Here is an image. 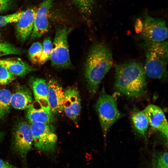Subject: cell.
<instances>
[{
	"instance_id": "6da1fadb",
	"label": "cell",
	"mask_w": 168,
	"mask_h": 168,
	"mask_svg": "<svg viewBox=\"0 0 168 168\" xmlns=\"http://www.w3.org/2000/svg\"><path fill=\"white\" fill-rule=\"evenodd\" d=\"M114 86L119 95L132 98L142 96L146 91L147 83L141 64L130 61L115 66Z\"/></svg>"
},
{
	"instance_id": "7a4b0ae2",
	"label": "cell",
	"mask_w": 168,
	"mask_h": 168,
	"mask_svg": "<svg viewBox=\"0 0 168 168\" xmlns=\"http://www.w3.org/2000/svg\"><path fill=\"white\" fill-rule=\"evenodd\" d=\"M113 62L112 52L105 45L96 44L90 49L86 59L85 75L91 94L96 93L101 82L112 67Z\"/></svg>"
},
{
	"instance_id": "3957f363",
	"label": "cell",
	"mask_w": 168,
	"mask_h": 168,
	"mask_svg": "<svg viewBox=\"0 0 168 168\" xmlns=\"http://www.w3.org/2000/svg\"><path fill=\"white\" fill-rule=\"evenodd\" d=\"M141 46L146 54L144 68L146 75L153 79L166 78L167 76V41H144Z\"/></svg>"
},
{
	"instance_id": "277c9868",
	"label": "cell",
	"mask_w": 168,
	"mask_h": 168,
	"mask_svg": "<svg viewBox=\"0 0 168 168\" xmlns=\"http://www.w3.org/2000/svg\"><path fill=\"white\" fill-rule=\"evenodd\" d=\"M95 107L103 136L106 138L110 128L121 118L122 115L115 99L106 93L104 88L102 89Z\"/></svg>"
},
{
	"instance_id": "5b68a950",
	"label": "cell",
	"mask_w": 168,
	"mask_h": 168,
	"mask_svg": "<svg viewBox=\"0 0 168 168\" xmlns=\"http://www.w3.org/2000/svg\"><path fill=\"white\" fill-rule=\"evenodd\" d=\"M70 27L60 26L56 30L50 59L51 64L58 68L71 67L68 37L71 31Z\"/></svg>"
},
{
	"instance_id": "8992f818",
	"label": "cell",
	"mask_w": 168,
	"mask_h": 168,
	"mask_svg": "<svg viewBox=\"0 0 168 168\" xmlns=\"http://www.w3.org/2000/svg\"><path fill=\"white\" fill-rule=\"evenodd\" d=\"M33 143L38 150L53 153L56 150L57 137L55 129L50 124L30 123Z\"/></svg>"
},
{
	"instance_id": "52a82bcc",
	"label": "cell",
	"mask_w": 168,
	"mask_h": 168,
	"mask_svg": "<svg viewBox=\"0 0 168 168\" xmlns=\"http://www.w3.org/2000/svg\"><path fill=\"white\" fill-rule=\"evenodd\" d=\"M141 21V34L145 41L162 42L167 38L168 29L165 21L146 15Z\"/></svg>"
},
{
	"instance_id": "ba28073f",
	"label": "cell",
	"mask_w": 168,
	"mask_h": 168,
	"mask_svg": "<svg viewBox=\"0 0 168 168\" xmlns=\"http://www.w3.org/2000/svg\"><path fill=\"white\" fill-rule=\"evenodd\" d=\"M13 137L15 150L21 157L25 158L30 150L33 143L30 125L26 121L20 122L15 128Z\"/></svg>"
},
{
	"instance_id": "9c48e42d",
	"label": "cell",
	"mask_w": 168,
	"mask_h": 168,
	"mask_svg": "<svg viewBox=\"0 0 168 168\" xmlns=\"http://www.w3.org/2000/svg\"><path fill=\"white\" fill-rule=\"evenodd\" d=\"M52 4L53 0H43L37 8L31 34L32 39L40 38L48 30V14Z\"/></svg>"
},
{
	"instance_id": "30bf717a",
	"label": "cell",
	"mask_w": 168,
	"mask_h": 168,
	"mask_svg": "<svg viewBox=\"0 0 168 168\" xmlns=\"http://www.w3.org/2000/svg\"><path fill=\"white\" fill-rule=\"evenodd\" d=\"M79 91L74 86L67 88L64 91L63 111L68 117L76 121L80 114L81 104Z\"/></svg>"
},
{
	"instance_id": "8fae6325",
	"label": "cell",
	"mask_w": 168,
	"mask_h": 168,
	"mask_svg": "<svg viewBox=\"0 0 168 168\" xmlns=\"http://www.w3.org/2000/svg\"><path fill=\"white\" fill-rule=\"evenodd\" d=\"M146 116L149 124L154 129L162 133L168 138V124L164 113L158 106L150 105L142 111Z\"/></svg>"
},
{
	"instance_id": "7c38bea8",
	"label": "cell",
	"mask_w": 168,
	"mask_h": 168,
	"mask_svg": "<svg viewBox=\"0 0 168 168\" xmlns=\"http://www.w3.org/2000/svg\"><path fill=\"white\" fill-rule=\"evenodd\" d=\"M47 84L48 100L50 110L53 114H60L63 111L64 91L60 84L55 79L50 80Z\"/></svg>"
},
{
	"instance_id": "4fadbf2b",
	"label": "cell",
	"mask_w": 168,
	"mask_h": 168,
	"mask_svg": "<svg viewBox=\"0 0 168 168\" xmlns=\"http://www.w3.org/2000/svg\"><path fill=\"white\" fill-rule=\"evenodd\" d=\"M37 10L36 8L31 7L24 11L16 22V35L20 41H25L31 35Z\"/></svg>"
},
{
	"instance_id": "5bb4252c",
	"label": "cell",
	"mask_w": 168,
	"mask_h": 168,
	"mask_svg": "<svg viewBox=\"0 0 168 168\" xmlns=\"http://www.w3.org/2000/svg\"><path fill=\"white\" fill-rule=\"evenodd\" d=\"M40 105L39 108H36L32 105L27 109V119L30 123L50 124L54 119L49 106Z\"/></svg>"
},
{
	"instance_id": "9a60e30c",
	"label": "cell",
	"mask_w": 168,
	"mask_h": 168,
	"mask_svg": "<svg viewBox=\"0 0 168 168\" xmlns=\"http://www.w3.org/2000/svg\"><path fill=\"white\" fill-rule=\"evenodd\" d=\"M33 101L30 90L25 86H21L12 94L11 105L16 109L23 110L28 108Z\"/></svg>"
},
{
	"instance_id": "2e32d148",
	"label": "cell",
	"mask_w": 168,
	"mask_h": 168,
	"mask_svg": "<svg viewBox=\"0 0 168 168\" xmlns=\"http://www.w3.org/2000/svg\"><path fill=\"white\" fill-rule=\"evenodd\" d=\"M0 65L5 67L15 77H23L34 70L27 63L19 60L0 59Z\"/></svg>"
},
{
	"instance_id": "e0dca14e",
	"label": "cell",
	"mask_w": 168,
	"mask_h": 168,
	"mask_svg": "<svg viewBox=\"0 0 168 168\" xmlns=\"http://www.w3.org/2000/svg\"><path fill=\"white\" fill-rule=\"evenodd\" d=\"M31 85L35 101L40 105L49 106L48 88L45 81L40 78H33L31 80Z\"/></svg>"
},
{
	"instance_id": "ac0fdd59",
	"label": "cell",
	"mask_w": 168,
	"mask_h": 168,
	"mask_svg": "<svg viewBox=\"0 0 168 168\" xmlns=\"http://www.w3.org/2000/svg\"><path fill=\"white\" fill-rule=\"evenodd\" d=\"M130 118L135 133L146 139L149 123L142 111L135 109L131 114Z\"/></svg>"
},
{
	"instance_id": "d6986e66",
	"label": "cell",
	"mask_w": 168,
	"mask_h": 168,
	"mask_svg": "<svg viewBox=\"0 0 168 168\" xmlns=\"http://www.w3.org/2000/svg\"><path fill=\"white\" fill-rule=\"evenodd\" d=\"M12 94L7 89H0V119L3 118L10 111Z\"/></svg>"
},
{
	"instance_id": "ffe728a7",
	"label": "cell",
	"mask_w": 168,
	"mask_h": 168,
	"mask_svg": "<svg viewBox=\"0 0 168 168\" xmlns=\"http://www.w3.org/2000/svg\"><path fill=\"white\" fill-rule=\"evenodd\" d=\"M79 11L84 15L91 14L94 7L95 0H72Z\"/></svg>"
},
{
	"instance_id": "44dd1931",
	"label": "cell",
	"mask_w": 168,
	"mask_h": 168,
	"mask_svg": "<svg viewBox=\"0 0 168 168\" xmlns=\"http://www.w3.org/2000/svg\"><path fill=\"white\" fill-rule=\"evenodd\" d=\"M43 50V45L39 42L33 43L29 50V57L31 62L34 64L38 63Z\"/></svg>"
},
{
	"instance_id": "7402d4cb",
	"label": "cell",
	"mask_w": 168,
	"mask_h": 168,
	"mask_svg": "<svg viewBox=\"0 0 168 168\" xmlns=\"http://www.w3.org/2000/svg\"><path fill=\"white\" fill-rule=\"evenodd\" d=\"M52 49V44L50 38L49 37L46 38L44 41L42 51L39 64H43L50 58Z\"/></svg>"
},
{
	"instance_id": "603a6c76",
	"label": "cell",
	"mask_w": 168,
	"mask_h": 168,
	"mask_svg": "<svg viewBox=\"0 0 168 168\" xmlns=\"http://www.w3.org/2000/svg\"><path fill=\"white\" fill-rule=\"evenodd\" d=\"M21 50L10 44L0 43V57L9 54H19Z\"/></svg>"
},
{
	"instance_id": "cb8c5ba5",
	"label": "cell",
	"mask_w": 168,
	"mask_h": 168,
	"mask_svg": "<svg viewBox=\"0 0 168 168\" xmlns=\"http://www.w3.org/2000/svg\"><path fill=\"white\" fill-rule=\"evenodd\" d=\"M15 78L14 76L5 67L0 65V85H6L12 82Z\"/></svg>"
},
{
	"instance_id": "d4e9b609",
	"label": "cell",
	"mask_w": 168,
	"mask_h": 168,
	"mask_svg": "<svg viewBox=\"0 0 168 168\" xmlns=\"http://www.w3.org/2000/svg\"><path fill=\"white\" fill-rule=\"evenodd\" d=\"M23 12L21 11L9 15L0 16V27L9 23H16Z\"/></svg>"
},
{
	"instance_id": "484cf974",
	"label": "cell",
	"mask_w": 168,
	"mask_h": 168,
	"mask_svg": "<svg viewBox=\"0 0 168 168\" xmlns=\"http://www.w3.org/2000/svg\"><path fill=\"white\" fill-rule=\"evenodd\" d=\"M156 168H168V152H165L158 155L156 164Z\"/></svg>"
},
{
	"instance_id": "4316f807",
	"label": "cell",
	"mask_w": 168,
	"mask_h": 168,
	"mask_svg": "<svg viewBox=\"0 0 168 168\" xmlns=\"http://www.w3.org/2000/svg\"><path fill=\"white\" fill-rule=\"evenodd\" d=\"M11 0H0V12L8 9L10 6Z\"/></svg>"
},
{
	"instance_id": "83f0119b",
	"label": "cell",
	"mask_w": 168,
	"mask_h": 168,
	"mask_svg": "<svg viewBox=\"0 0 168 168\" xmlns=\"http://www.w3.org/2000/svg\"><path fill=\"white\" fill-rule=\"evenodd\" d=\"M0 168H16L9 163L0 159Z\"/></svg>"
},
{
	"instance_id": "f1b7e54d",
	"label": "cell",
	"mask_w": 168,
	"mask_h": 168,
	"mask_svg": "<svg viewBox=\"0 0 168 168\" xmlns=\"http://www.w3.org/2000/svg\"><path fill=\"white\" fill-rule=\"evenodd\" d=\"M4 133L3 132L0 131V140H1L3 137Z\"/></svg>"
},
{
	"instance_id": "f546056e",
	"label": "cell",
	"mask_w": 168,
	"mask_h": 168,
	"mask_svg": "<svg viewBox=\"0 0 168 168\" xmlns=\"http://www.w3.org/2000/svg\"><path fill=\"white\" fill-rule=\"evenodd\" d=\"M1 33H0V38H1Z\"/></svg>"
}]
</instances>
